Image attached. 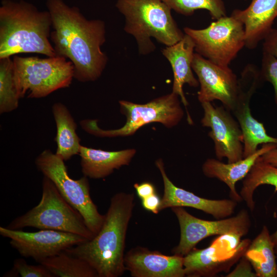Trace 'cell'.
<instances>
[{
  "instance_id": "6da1fadb",
  "label": "cell",
  "mask_w": 277,
  "mask_h": 277,
  "mask_svg": "<svg viewBox=\"0 0 277 277\" xmlns=\"http://www.w3.org/2000/svg\"><path fill=\"white\" fill-rule=\"evenodd\" d=\"M53 31L50 39L56 55L74 66V78L94 82L102 75L108 57L101 47L106 42V26L101 19H88L75 6L63 0H47Z\"/></svg>"
},
{
  "instance_id": "7a4b0ae2",
  "label": "cell",
  "mask_w": 277,
  "mask_h": 277,
  "mask_svg": "<svg viewBox=\"0 0 277 277\" xmlns=\"http://www.w3.org/2000/svg\"><path fill=\"white\" fill-rule=\"evenodd\" d=\"M134 205L133 193H116L111 197L103 225L95 236L64 251L86 261L98 277L122 276L126 270V238Z\"/></svg>"
},
{
  "instance_id": "3957f363",
  "label": "cell",
  "mask_w": 277,
  "mask_h": 277,
  "mask_svg": "<svg viewBox=\"0 0 277 277\" xmlns=\"http://www.w3.org/2000/svg\"><path fill=\"white\" fill-rule=\"evenodd\" d=\"M51 27L48 11H39L23 0H3L0 7V58L20 53L56 56L49 40Z\"/></svg>"
},
{
  "instance_id": "277c9868",
  "label": "cell",
  "mask_w": 277,
  "mask_h": 277,
  "mask_svg": "<svg viewBox=\"0 0 277 277\" xmlns=\"http://www.w3.org/2000/svg\"><path fill=\"white\" fill-rule=\"evenodd\" d=\"M115 7L125 17V31L135 38L141 54L155 50L151 38L170 46L185 35L162 0H117Z\"/></svg>"
},
{
  "instance_id": "5b68a950",
  "label": "cell",
  "mask_w": 277,
  "mask_h": 277,
  "mask_svg": "<svg viewBox=\"0 0 277 277\" xmlns=\"http://www.w3.org/2000/svg\"><path fill=\"white\" fill-rule=\"evenodd\" d=\"M11 229L33 227L72 233L91 240L95 234L81 214L62 196L53 182L44 176L39 203L7 226Z\"/></svg>"
},
{
  "instance_id": "8992f818",
  "label": "cell",
  "mask_w": 277,
  "mask_h": 277,
  "mask_svg": "<svg viewBox=\"0 0 277 277\" xmlns=\"http://www.w3.org/2000/svg\"><path fill=\"white\" fill-rule=\"evenodd\" d=\"M14 75L19 98L45 97L69 87L74 78L73 64L63 56L13 57Z\"/></svg>"
},
{
  "instance_id": "52a82bcc",
  "label": "cell",
  "mask_w": 277,
  "mask_h": 277,
  "mask_svg": "<svg viewBox=\"0 0 277 277\" xmlns=\"http://www.w3.org/2000/svg\"><path fill=\"white\" fill-rule=\"evenodd\" d=\"M179 97L171 92L146 104L120 101V111L126 121L124 125L116 129H103L98 126L96 120L85 119L80 124L85 131L100 137L130 136L140 128L152 123H160L171 128L177 125L184 116Z\"/></svg>"
},
{
  "instance_id": "ba28073f",
  "label": "cell",
  "mask_w": 277,
  "mask_h": 277,
  "mask_svg": "<svg viewBox=\"0 0 277 277\" xmlns=\"http://www.w3.org/2000/svg\"><path fill=\"white\" fill-rule=\"evenodd\" d=\"M37 169L50 179L66 201L83 217L85 223L95 235L101 228L105 215L98 211L91 199L88 177L71 179L64 161L49 149L43 151L35 159Z\"/></svg>"
},
{
  "instance_id": "9c48e42d",
  "label": "cell",
  "mask_w": 277,
  "mask_h": 277,
  "mask_svg": "<svg viewBox=\"0 0 277 277\" xmlns=\"http://www.w3.org/2000/svg\"><path fill=\"white\" fill-rule=\"evenodd\" d=\"M192 38L195 51L210 62L228 67L245 47L243 24L231 15L222 16L207 27L184 29Z\"/></svg>"
},
{
  "instance_id": "30bf717a",
  "label": "cell",
  "mask_w": 277,
  "mask_h": 277,
  "mask_svg": "<svg viewBox=\"0 0 277 277\" xmlns=\"http://www.w3.org/2000/svg\"><path fill=\"white\" fill-rule=\"evenodd\" d=\"M180 228L178 245L171 250L173 254L184 256L202 240L212 235L228 236L236 239L249 232L251 221L248 211L243 209L234 216L208 221L195 217L183 207L171 208Z\"/></svg>"
},
{
  "instance_id": "8fae6325",
  "label": "cell",
  "mask_w": 277,
  "mask_h": 277,
  "mask_svg": "<svg viewBox=\"0 0 277 277\" xmlns=\"http://www.w3.org/2000/svg\"><path fill=\"white\" fill-rule=\"evenodd\" d=\"M262 81L260 70L252 64L245 67L238 81L236 104L232 112L243 135V158L254 153L260 144H277V137L267 133L263 124L252 116L250 108L251 97Z\"/></svg>"
},
{
  "instance_id": "7c38bea8",
  "label": "cell",
  "mask_w": 277,
  "mask_h": 277,
  "mask_svg": "<svg viewBox=\"0 0 277 277\" xmlns=\"http://www.w3.org/2000/svg\"><path fill=\"white\" fill-rule=\"evenodd\" d=\"M0 234L10 239V244L21 256L31 258L39 263L88 240L78 234L67 232L48 229L26 232L3 226L0 227Z\"/></svg>"
},
{
  "instance_id": "4fadbf2b",
  "label": "cell",
  "mask_w": 277,
  "mask_h": 277,
  "mask_svg": "<svg viewBox=\"0 0 277 277\" xmlns=\"http://www.w3.org/2000/svg\"><path fill=\"white\" fill-rule=\"evenodd\" d=\"M204 115L201 122L209 127L208 136L214 144V150L219 160L226 157L228 163L243 159L244 138L240 126L229 110L223 106H215L211 102L201 103Z\"/></svg>"
},
{
  "instance_id": "5bb4252c",
  "label": "cell",
  "mask_w": 277,
  "mask_h": 277,
  "mask_svg": "<svg viewBox=\"0 0 277 277\" xmlns=\"http://www.w3.org/2000/svg\"><path fill=\"white\" fill-rule=\"evenodd\" d=\"M192 68L196 74L200 89L197 98L201 103L219 100L230 111L236 101L238 81L229 68L216 65L194 53Z\"/></svg>"
},
{
  "instance_id": "9a60e30c",
  "label": "cell",
  "mask_w": 277,
  "mask_h": 277,
  "mask_svg": "<svg viewBox=\"0 0 277 277\" xmlns=\"http://www.w3.org/2000/svg\"><path fill=\"white\" fill-rule=\"evenodd\" d=\"M164 184V194L160 211L174 207H191L212 215L216 219L231 216L235 212L238 202L232 199L211 200L195 195L192 192L175 186L167 176L162 159L155 161Z\"/></svg>"
},
{
  "instance_id": "2e32d148",
  "label": "cell",
  "mask_w": 277,
  "mask_h": 277,
  "mask_svg": "<svg viewBox=\"0 0 277 277\" xmlns=\"http://www.w3.org/2000/svg\"><path fill=\"white\" fill-rule=\"evenodd\" d=\"M184 256L167 255L137 246L125 255L126 270L133 277H184Z\"/></svg>"
},
{
  "instance_id": "e0dca14e",
  "label": "cell",
  "mask_w": 277,
  "mask_h": 277,
  "mask_svg": "<svg viewBox=\"0 0 277 277\" xmlns=\"http://www.w3.org/2000/svg\"><path fill=\"white\" fill-rule=\"evenodd\" d=\"M231 15L244 25L245 47L254 49L273 28L277 17V0H252L246 9H235Z\"/></svg>"
},
{
  "instance_id": "ac0fdd59",
  "label": "cell",
  "mask_w": 277,
  "mask_h": 277,
  "mask_svg": "<svg viewBox=\"0 0 277 277\" xmlns=\"http://www.w3.org/2000/svg\"><path fill=\"white\" fill-rule=\"evenodd\" d=\"M276 147L277 144H264L251 155L233 163H224L218 159H208L202 165V172L207 177L224 182L229 189L231 199L240 202L243 200L236 190V182L245 178L260 156Z\"/></svg>"
},
{
  "instance_id": "d6986e66",
  "label": "cell",
  "mask_w": 277,
  "mask_h": 277,
  "mask_svg": "<svg viewBox=\"0 0 277 277\" xmlns=\"http://www.w3.org/2000/svg\"><path fill=\"white\" fill-rule=\"evenodd\" d=\"M192 38L185 33L183 38L176 44L166 46L162 51L163 55L170 63L173 74L172 92L180 98L187 110L188 101L183 91V86L187 84L191 87L199 85L192 72V63L195 51Z\"/></svg>"
},
{
  "instance_id": "ffe728a7",
  "label": "cell",
  "mask_w": 277,
  "mask_h": 277,
  "mask_svg": "<svg viewBox=\"0 0 277 277\" xmlns=\"http://www.w3.org/2000/svg\"><path fill=\"white\" fill-rule=\"evenodd\" d=\"M250 241L244 240L238 250L229 258H221L215 246L204 249L194 248L184 256L186 276L190 277L214 276L219 272L228 271L244 254Z\"/></svg>"
},
{
  "instance_id": "44dd1931",
  "label": "cell",
  "mask_w": 277,
  "mask_h": 277,
  "mask_svg": "<svg viewBox=\"0 0 277 277\" xmlns=\"http://www.w3.org/2000/svg\"><path fill=\"white\" fill-rule=\"evenodd\" d=\"M135 153L134 149L108 151L81 145L78 155L83 175L100 179L110 175L115 169L129 165Z\"/></svg>"
},
{
  "instance_id": "7402d4cb",
  "label": "cell",
  "mask_w": 277,
  "mask_h": 277,
  "mask_svg": "<svg viewBox=\"0 0 277 277\" xmlns=\"http://www.w3.org/2000/svg\"><path fill=\"white\" fill-rule=\"evenodd\" d=\"M52 112L56 124L55 154L64 161L78 154L81 139L76 133L77 125L67 107L61 102L55 103Z\"/></svg>"
},
{
  "instance_id": "603a6c76",
  "label": "cell",
  "mask_w": 277,
  "mask_h": 277,
  "mask_svg": "<svg viewBox=\"0 0 277 277\" xmlns=\"http://www.w3.org/2000/svg\"><path fill=\"white\" fill-rule=\"evenodd\" d=\"M244 255L251 263L257 277H277L275 246L267 226L249 243Z\"/></svg>"
},
{
  "instance_id": "cb8c5ba5",
  "label": "cell",
  "mask_w": 277,
  "mask_h": 277,
  "mask_svg": "<svg viewBox=\"0 0 277 277\" xmlns=\"http://www.w3.org/2000/svg\"><path fill=\"white\" fill-rule=\"evenodd\" d=\"M263 185L273 186L277 191V167L263 161L260 156L243 179L239 192L251 212L254 211L255 206L253 199L254 191Z\"/></svg>"
},
{
  "instance_id": "d4e9b609",
  "label": "cell",
  "mask_w": 277,
  "mask_h": 277,
  "mask_svg": "<svg viewBox=\"0 0 277 277\" xmlns=\"http://www.w3.org/2000/svg\"><path fill=\"white\" fill-rule=\"evenodd\" d=\"M39 263L54 277H98L97 272L86 261L65 251Z\"/></svg>"
},
{
  "instance_id": "484cf974",
  "label": "cell",
  "mask_w": 277,
  "mask_h": 277,
  "mask_svg": "<svg viewBox=\"0 0 277 277\" xmlns=\"http://www.w3.org/2000/svg\"><path fill=\"white\" fill-rule=\"evenodd\" d=\"M19 99L14 80L13 60L11 57L0 58V113L16 109Z\"/></svg>"
},
{
  "instance_id": "4316f807",
  "label": "cell",
  "mask_w": 277,
  "mask_h": 277,
  "mask_svg": "<svg viewBox=\"0 0 277 277\" xmlns=\"http://www.w3.org/2000/svg\"><path fill=\"white\" fill-rule=\"evenodd\" d=\"M171 10L184 15H191L195 10H207L212 19L227 15L223 0H162Z\"/></svg>"
},
{
  "instance_id": "83f0119b",
  "label": "cell",
  "mask_w": 277,
  "mask_h": 277,
  "mask_svg": "<svg viewBox=\"0 0 277 277\" xmlns=\"http://www.w3.org/2000/svg\"><path fill=\"white\" fill-rule=\"evenodd\" d=\"M22 277H54L43 265L28 264L23 259H16L14 261L12 269L4 276Z\"/></svg>"
},
{
  "instance_id": "f1b7e54d",
  "label": "cell",
  "mask_w": 277,
  "mask_h": 277,
  "mask_svg": "<svg viewBox=\"0 0 277 277\" xmlns=\"http://www.w3.org/2000/svg\"><path fill=\"white\" fill-rule=\"evenodd\" d=\"M260 74L263 81L270 83L273 87L274 101L277 105V58L263 52Z\"/></svg>"
},
{
  "instance_id": "f546056e",
  "label": "cell",
  "mask_w": 277,
  "mask_h": 277,
  "mask_svg": "<svg viewBox=\"0 0 277 277\" xmlns=\"http://www.w3.org/2000/svg\"><path fill=\"white\" fill-rule=\"evenodd\" d=\"M250 262L243 255L235 267L226 277H257Z\"/></svg>"
},
{
  "instance_id": "4dcf8cb0",
  "label": "cell",
  "mask_w": 277,
  "mask_h": 277,
  "mask_svg": "<svg viewBox=\"0 0 277 277\" xmlns=\"http://www.w3.org/2000/svg\"><path fill=\"white\" fill-rule=\"evenodd\" d=\"M263 52L277 58V29L272 28L264 39Z\"/></svg>"
},
{
  "instance_id": "1f68e13d",
  "label": "cell",
  "mask_w": 277,
  "mask_h": 277,
  "mask_svg": "<svg viewBox=\"0 0 277 277\" xmlns=\"http://www.w3.org/2000/svg\"><path fill=\"white\" fill-rule=\"evenodd\" d=\"M143 207L154 214H157L160 211L161 199L154 193L145 198L141 199Z\"/></svg>"
},
{
  "instance_id": "d6a6232c",
  "label": "cell",
  "mask_w": 277,
  "mask_h": 277,
  "mask_svg": "<svg viewBox=\"0 0 277 277\" xmlns=\"http://www.w3.org/2000/svg\"><path fill=\"white\" fill-rule=\"evenodd\" d=\"M133 187L136 190L137 195L141 199L156 193L154 186L149 182H143L141 184L135 183Z\"/></svg>"
},
{
  "instance_id": "836d02e7",
  "label": "cell",
  "mask_w": 277,
  "mask_h": 277,
  "mask_svg": "<svg viewBox=\"0 0 277 277\" xmlns=\"http://www.w3.org/2000/svg\"><path fill=\"white\" fill-rule=\"evenodd\" d=\"M261 160L277 167V147L260 156Z\"/></svg>"
},
{
  "instance_id": "e575fe53",
  "label": "cell",
  "mask_w": 277,
  "mask_h": 277,
  "mask_svg": "<svg viewBox=\"0 0 277 277\" xmlns=\"http://www.w3.org/2000/svg\"><path fill=\"white\" fill-rule=\"evenodd\" d=\"M271 236L274 244L275 248H277V229L274 232L271 234Z\"/></svg>"
},
{
  "instance_id": "d590c367",
  "label": "cell",
  "mask_w": 277,
  "mask_h": 277,
  "mask_svg": "<svg viewBox=\"0 0 277 277\" xmlns=\"http://www.w3.org/2000/svg\"><path fill=\"white\" fill-rule=\"evenodd\" d=\"M275 253H276V255L277 258V248H275Z\"/></svg>"
}]
</instances>
